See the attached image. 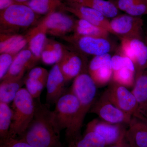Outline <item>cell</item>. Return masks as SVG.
<instances>
[{
	"label": "cell",
	"instance_id": "1",
	"mask_svg": "<svg viewBox=\"0 0 147 147\" xmlns=\"http://www.w3.org/2000/svg\"><path fill=\"white\" fill-rule=\"evenodd\" d=\"M35 110L33 117L26 131L18 139L34 147H64L60 134L56 132L52 119L50 105L34 99Z\"/></svg>",
	"mask_w": 147,
	"mask_h": 147
},
{
	"label": "cell",
	"instance_id": "2",
	"mask_svg": "<svg viewBox=\"0 0 147 147\" xmlns=\"http://www.w3.org/2000/svg\"><path fill=\"white\" fill-rule=\"evenodd\" d=\"M96 88L89 74L82 72L74 79L70 90L78 98L79 108L71 127L65 131L67 144L82 137L81 131L85 117L95 101Z\"/></svg>",
	"mask_w": 147,
	"mask_h": 147
},
{
	"label": "cell",
	"instance_id": "3",
	"mask_svg": "<svg viewBox=\"0 0 147 147\" xmlns=\"http://www.w3.org/2000/svg\"><path fill=\"white\" fill-rule=\"evenodd\" d=\"M12 121L9 137H21L27 129L34 115V99L26 89L21 88L12 102Z\"/></svg>",
	"mask_w": 147,
	"mask_h": 147
},
{
	"label": "cell",
	"instance_id": "4",
	"mask_svg": "<svg viewBox=\"0 0 147 147\" xmlns=\"http://www.w3.org/2000/svg\"><path fill=\"white\" fill-rule=\"evenodd\" d=\"M37 14L24 4L15 3L1 11V33H13L15 30L29 28L35 23Z\"/></svg>",
	"mask_w": 147,
	"mask_h": 147
},
{
	"label": "cell",
	"instance_id": "5",
	"mask_svg": "<svg viewBox=\"0 0 147 147\" xmlns=\"http://www.w3.org/2000/svg\"><path fill=\"white\" fill-rule=\"evenodd\" d=\"M55 108L52 111V121L56 132L60 134L71 127L79 108L77 96L71 90L67 91L55 103Z\"/></svg>",
	"mask_w": 147,
	"mask_h": 147
},
{
	"label": "cell",
	"instance_id": "6",
	"mask_svg": "<svg viewBox=\"0 0 147 147\" xmlns=\"http://www.w3.org/2000/svg\"><path fill=\"white\" fill-rule=\"evenodd\" d=\"M104 93L110 102L117 108L133 117L145 121L135 96L127 88L112 81Z\"/></svg>",
	"mask_w": 147,
	"mask_h": 147
},
{
	"label": "cell",
	"instance_id": "7",
	"mask_svg": "<svg viewBox=\"0 0 147 147\" xmlns=\"http://www.w3.org/2000/svg\"><path fill=\"white\" fill-rule=\"evenodd\" d=\"M75 21L65 13L54 11L47 15L33 30L36 32H43L53 36H63L73 31Z\"/></svg>",
	"mask_w": 147,
	"mask_h": 147
},
{
	"label": "cell",
	"instance_id": "8",
	"mask_svg": "<svg viewBox=\"0 0 147 147\" xmlns=\"http://www.w3.org/2000/svg\"><path fill=\"white\" fill-rule=\"evenodd\" d=\"M114 34L120 38H134L144 36V21L141 16L128 14L116 16L110 21Z\"/></svg>",
	"mask_w": 147,
	"mask_h": 147
},
{
	"label": "cell",
	"instance_id": "9",
	"mask_svg": "<svg viewBox=\"0 0 147 147\" xmlns=\"http://www.w3.org/2000/svg\"><path fill=\"white\" fill-rule=\"evenodd\" d=\"M89 113L96 114L102 120L116 124H129L133 117L113 105L104 93L95 101Z\"/></svg>",
	"mask_w": 147,
	"mask_h": 147
},
{
	"label": "cell",
	"instance_id": "10",
	"mask_svg": "<svg viewBox=\"0 0 147 147\" xmlns=\"http://www.w3.org/2000/svg\"><path fill=\"white\" fill-rule=\"evenodd\" d=\"M126 129L122 124L111 123L95 119L87 124L85 131H94L100 135L107 147L124 139Z\"/></svg>",
	"mask_w": 147,
	"mask_h": 147
},
{
	"label": "cell",
	"instance_id": "11",
	"mask_svg": "<svg viewBox=\"0 0 147 147\" xmlns=\"http://www.w3.org/2000/svg\"><path fill=\"white\" fill-rule=\"evenodd\" d=\"M63 9L70 12L79 19L86 20L95 26L100 27L113 34L110 21L102 13L93 9L75 3L66 2L61 6Z\"/></svg>",
	"mask_w": 147,
	"mask_h": 147
},
{
	"label": "cell",
	"instance_id": "12",
	"mask_svg": "<svg viewBox=\"0 0 147 147\" xmlns=\"http://www.w3.org/2000/svg\"><path fill=\"white\" fill-rule=\"evenodd\" d=\"M71 39L79 50L88 55L96 56L108 54L112 49L108 38L74 35Z\"/></svg>",
	"mask_w": 147,
	"mask_h": 147
},
{
	"label": "cell",
	"instance_id": "13",
	"mask_svg": "<svg viewBox=\"0 0 147 147\" xmlns=\"http://www.w3.org/2000/svg\"><path fill=\"white\" fill-rule=\"evenodd\" d=\"M66 83L57 63L55 64L49 72L46 84V103L55 104L67 91Z\"/></svg>",
	"mask_w": 147,
	"mask_h": 147
},
{
	"label": "cell",
	"instance_id": "14",
	"mask_svg": "<svg viewBox=\"0 0 147 147\" xmlns=\"http://www.w3.org/2000/svg\"><path fill=\"white\" fill-rule=\"evenodd\" d=\"M35 64L31 51L29 49H23L16 55L8 72L1 81L23 79L26 71L33 68Z\"/></svg>",
	"mask_w": 147,
	"mask_h": 147
},
{
	"label": "cell",
	"instance_id": "15",
	"mask_svg": "<svg viewBox=\"0 0 147 147\" xmlns=\"http://www.w3.org/2000/svg\"><path fill=\"white\" fill-rule=\"evenodd\" d=\"M57 63L66 83L75 79L83 69V62L81 57L76 53L65 48L61 59Z\"/></svg>",
	"mask_w": 147,
	"mask_h": 147
},
{
	"label": "cell",
	"instance_id": "16",
	"mask_svg": "<svg viewBox=\"0 0 147 147\" xmlns=\"http://www.w3.org/2000/svg\"><path fill=\"white\" fill-rule=\"evenodd\" d=\"M126 129L125 139L130 147H147V123L132 117Z\"/></svg>",
	"mask_w": 147,
	"mask_h": 147
},
{
	"label": "cell",
	"instance_id": "17",
	"mask_svg": "<svg viewBox=\"0 0 147 147\" xmlns=\"http://www.w3.org/2000/svg\"><path fill=\"white\" fill-rule=\"evenodd\" d=\"M0 53L16 55L23 50L28 43L27 36L15 34L13 33H1Z\"/></svg>",
	"mask_w": 147,
	"mask_h": 147
},
{
	"label": "cell",
	"instance_id": "18",
	"mask_svg": "<svg viewBox=\"0 0 147 147\" xmlns=\"http://www.w3.org/2000/svg\"><path fill=\"white\" fill-rule=\"evenodd\" d=\"M127 39L135 55L136 73L147 71V36Z\"/></svg>",
	"mask_w": 147,
	"mask_h": 147
},
{
	"label": "cell",
	"instance_id": "19",
	"mask_svg": "<svg viewBox=\"0 0 147 147\" xmlns=\"http://www.w3.org/2000/svg\"><path fill=\"white\" fill-rule=\"evenodd\" d=\"M98 11L106 18H114L118 14V9L115 4L105 0H65Z\"/></svg>",
	"mask_w": 147,
	"mask_h": 147
},
{
	"label": "cell",
	"instance_id": "20",
	"mask_svg": "<svg viewBox=\"0 0 147 147\" xmlns=\"http://www.w3.org/2000/svg\"><path fill=\"white\" fill-rule=\"evenodd\" d=\"M73 31L74 32V35L77 36L108 38L110 33L105 29L80 19L75 21Z\"/></svg>",
	"mask_w": 147,
	"mask_h": 147
},
{
	"label": "cell",
	"instance_id": "21",
	"mask_svg": "<svg viewBox=\"0 0 147 147\" xmlns=\"http://www.w3.org/2000/svg\"><path fill=\"white\" fill-rule=\"evenodd\" d=\"M131 92L143 115V112L147 108V71L135 73V83Z\"/></svg>",
	"mask_w": 147,
	"mask_h": 147
},
{
	"label": "cell",
	"instance_id": "22",
	"mask_svg": "<svg viewBox=\"0 0 147 147\" xmlns=\"http://www.w3.org/2000/svg\"><path fill=\"white\" fill-rule=\"evenodd\" d=\"M24 84V78L8 79L1 81L0 84V102L9 104L12 102L17 93Z\"/></svg>",
	"mask_w": 147,
	"mask_h": 147
},
{
	"label": "cell",
	"instance_id": "23",
	"mask_svg": "<svg viewBox=\"0 0 147 147\" xmlns=\"http://www.w3.org/2000/svg\"><path fill=\"white\" fill-rule=\"evenodd\" d=\"M64 50L60 43L47 40L41 54V59L46 64H55L61 59Z\"/></svg>",
	"mask_w": 147,
	"mask_h": 147
},
{
	"label": "cell",
	"instance_id": "24",
	"mask_svg": "<svg viewBox=\"0 0 147 147\" xmlns=\"http://www.w3.org/2000/svg\"><path fill=\"white\" fill-rule=\"evenodd\" d=\"M22 4L28 6L37 14L41 15H48L63 5L61 0H30Z\"/></svg>",
	"mask_w": 147,
	"mask_h": 147
},
{
	"label": "cell",
	"instance_id": "25",
	"mask_svg": "<svg viewBox=\"0 0 147 147\" xmlns=\"http://www.w3.org/2000/svg\"><path fill=\"white\" fill-rule=\"evenodd\" d=\"M67 147H106L104 139L97 133L85 131L79 139L67 144Z\"/></svg>",
	"mask_w": 147,
	"mask_h": 147
},
{
	"label": "cell",
	"instance_id": "26",
	"mask_svg": "<svg viewBox=\"0 0 147 147\" xmlns=\"http://www.w3.org/2000/svg\"><path fill=\"white\" fill-rule=\"evenodd\" d=\"M28 34L32 37L28 43V49L32 53L36 63L41 59V54L47 40L46 33L43 32L34 33L31 31Z\"/></svg>",
	"mask_w": 147,
	"mask_h": 147
},
{
	"label": "cell",
	"instance_id": "27",
	"mask_svg": "<svg viewBox=\"0 0 147 147\" xmlns=\"http://www.w3.org/2000/svg\"><path fill=\"white\" fill-rule=\"evenodd\" d=\"M12 112L9 104L0 102V140L8 138Z\"/></svg>",
	"mask_w": 147,
	"mask_h": 147
},
{
	"label": "cell",
	"instance_id": "28",
	"mask_svg": "<svg viewBox=\"0 0 147 147\" xmlns=\"http://www.w3.org/2000/svg\"><path fill=\"white\" fill-rule=\"evenodd\" d=\"M113 81L122 86L129 88L134 86L135 72L127 68L113 71Z\"/></svg>",
	"mask_w": 147,
	"mask_h": 147
},
{
	"label": "cell",
	"instance_id": "29",
	"mask_svg": "<svg viewBox=\"0 0 147 147\" xmlns=\"http://www.w3.org/2000/svg\"><path fill=\"white\" fill-rule=\"evenodd\" d=\"M96 86H103L112 79L113 70L112 66H106L89 73Z\"/></svg>",
	"mask_w": 147,
	"mask_h": 147
},
{
	"label": "cell",
	"instance_id": "30",
	"mask_svg": "<svg viewBox=\"0 0 147 147\" xmlns=\"http://www.w3.org/2000/svg\"><path fill=\"white\" fill-rule=\"evenodd\" d=\"M111 65L113 71L123 68L129 69L136 73L135 65L129 58L122 55H116L112 57Z\"/></svg>",
	"mask_w": 147,
	"mask_h": 147
},
{
	"label": "cell",
	"instance_id": "31",
	"mask_svg": "<svg viewBox=\"0 0 147 147\" xmlns=\"http://www.w3.org/2000/svg\"><path fill=\"white\" fill-rule=\"evenodd\" d=\"M24 84L28 91L34 99L40 98V95L46 84L41 81L30 78H24Z\"/></svg>",
	"mask_w": 147,
	"mask_h": 147
},
{
	"label": "cell",
	"instance_id": "32",
	"mask_svg": "<svg viewBox=\"0 0 147 147\" xmlns=\"http://www.w3.org/2000/svg\"><path fill=\"white\" fill-rule=\"evenodd\" d=\"M111 58L112 57L109 53L94 56L89 65V73L103 67L106 66H112Z\"/></svg>",
	"mask_w": 147,
	"mask_h": 147
},
{
	"label": "cell",
	"instance_id": "33",
	"mask_svg": "<svg viewBox=\"0 0 147 147\" xmlns=\"http://www.w3.org/2000/svg\"><path fill=\"white\" fill-rule=\"evenodd\" d=\"M17 55V54H16ZM16 55L4 53L0 55V79L2 80L10 68Z\"/></svg>",
	"mask_w": 147,
	"mask_h": 147
},
{
	"label": "cell",
	"instance_id": "34",
	"mask_svg": "<svg viewBox=\"0 0 147 147\" xmlns=\"http://www.w3.org/2000/svg\"><path fill=\"white\" fill-rule=\"evenodd\" d=\"M49 72L47 69L40 67H33L29 71L27 78L36 79L47 84Z\"/></svg>",
	"mask_w": 147,
	"mask_h": 147
},
{
	"label": "cell",
	"instance_id": "35",
	"mask_svg": "<svg viewBox=\"0 0 147 147\" xmlns=\"http://www.w3.org/2000/svg\"><path fill=\"white\" fill-rule=\"evenodd\" d=\"M127 14L134 16L147 14V0H142L125 11Z\"/></svg>",
	"mask_w": 147,
	"mask_h": 147
},
{
	"label": "cell",
	"instance_id": "36",
	"mask_svg": "<svg viewBox=\"0 0 147 147\" xmlns=\"http://www.w3.org/2000/svg\"><path fill=\"white\" fill-rule=\"evenodd\" d=\"M0 147H34L17 138L8 137L0 140Z\"/></svg>",
	"mask_w": 147,
	"mask_h": 147
},
{
	"label": "cell",
	"instance_id": "37",
	"mask_svg": "<svg viewBox=\"0 0 147 147\" xmlns=\"http://www.w3.org/2000/svg\"><path fill=\"white\" fill-rule=\"evenodd\" d=\"M142 0H118L115 5L118 9L125 12L126 10Z\"/></svg>",
	"mask_w": 147,
	"mask_h": 147
},
{
	"label": "cell",
	"instance_id": "38",
	"mask_svg": "<svg viewBox=\"0 0 147 147\" xmlns=\"http://www.w3.org/2000/svg\"><path fill=\"white\" fill-rule=\"evenodd\" d=\"M15 3L13 0H0V9L4 10Z\"/></svg>",
	"mask_w": 147,
	"mask_h": 147
},
{
	"label": "cell",
	"instance_id": "39",
	"mask_svg": "<svg viewBox=\"0 0 147 147\" xmlns=\"http://www.w3.org/2000/svg\"><path fill=\"white\" fill-rule=\"evenodd\" d=\"M107 147H130L128 143L126 142L125 138L120 142L116 144L112 145Z\"/></svg>",
	"mask_w": 147,
	"mask_h": 147
},
{
	"label": "cell",
	"instance_id": "40",
	"mask_svg": "<svg viewBox=\"0 0 147 147\" xmlns=\"http://www.w3.org/2000/svg\"><path fill=\"white\" fill-rule=\"evenodd\" d=\"M143 115L145 119V121L147 123V108L145 109L144 111L143 112Z\"/></svg>",
	"mask_w": 147,
	"mask_h": 147
},
{
	"label": "cell",
	"instance_id": "41",
	"mask_svg": "<svg viewBox=\"0 0 147 147\" xmlns=\"http://www.w3.org/2000/svg\"><path fill=\"white\" fill-rule=\"evenodd\" d=\"M16 3H23L26 2L30 0H13Z\"/></svg>",
	"mask_w": 147,
	"mask_h": 147
}]
</instances>
